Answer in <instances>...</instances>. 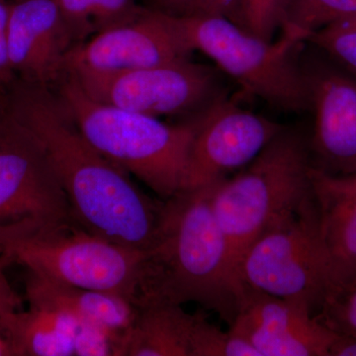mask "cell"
<instances>
[{
  "label": "cell",
  "mask_w": 356,
  "mask_h": 356,
  "mask_svg": "<svg viewBox=\"0 0 356 356\" xmlns=\"http://www.w3.org/2000/svg\"><path fill=\"white\" fill-rule=\"evenodd\" d=\"M7 107L43 145L79 226L123 247H154L163 200L143 193L125 170L91 146L60 102L43 86L25 83Z\"/></svg>",
  "instance_id": "obj_1"
},
{
  "label": "cell",
  "mask_w": 356,
  "mask_h": 356,
  "mask_svg": "<svg viewBox=\"0 0 356 356\" xmlns=\"http://www.w3.org/2000/svg\"><path fill=\"white\" fill-rule=\"evenodd\" d=\"M243 286L211 203V185L163 200L158 241L147 252L139 306L193 302L233 324Z\"/></svg>",
  "instance_id": "obj_2"
},
{
  "label": "cell",
  "mask_w": 356,
  "mask_h": 356,
  "mask_svg": "<svg viewBox=\"0 0 356 356\" xmlns=\"http://www.w3.org/2000/svg\"><path fill=\"white\" fill-rule=\"evenodd\" d=\"M60 102L91 146L163 200L182 191L202 112L186 123L165 124L156 117L95 102L72 74L60 88Z\"/></svg>",
  "instance_id": "obj_3"
},
{
  "label": "cell",
  "mask_w": 356,
  "mask_h": 356,
  "mask_svg": "<svg viewBox=\"0 0 356 356\" xmlns=\"http://www.w3.org/2000/svg\"><path fill=\"white\" fill-rule=\"evenodd\" d=\"M0 254L43 277L139 303L147 252L92 235L72 218L0 224Z\"/></svg>",
  "instance_id": "obj_4"
},
{
  "label": "cell",
  "mask_w": 356,
  "mask_h": 356,
  "mask_svg": "<svg viewBox=\"0 0 356 356\" xmlns=\"http://www.w3.org/2000/svg\"><path fill=\"white\" fill-rule=\"evenodd\" d=\"M312 165L302 134L285 127L250 165L211 185L213 211L236 275L252 243L310 195Z\"/></svg>",
  "instance_id": "obj_5"
},
{
  "label": "cell",
  "mask_w": 356,
  "mask_h": 356,
  "mask_svg": "<svg viewBox=\"0 0 356 356\" xmlns=\"http://www.w3.org/2000/svg\"><path fill=\"white\" fill-rule=\"evenodd\" d=\"M170 16L189 49L212 58L245 92L284 111L310 109L303 44L267 41L226 18Z\"/></svg>",
  "instance_id": "obj_6"
},
{
  "label": "cell",
  "mask_w": 356,
  "mask_h": 356,
  "mask_svg": "<svg viewBox=\"0 0 356 356\" xmlns=\"http://www.w3.org/2000/svg\"><path fill=\"white\" fill-rule=\"evenodd\" d=\"M238 275L243 287L302 302L314 314L321 311L327 298V275L312 191L252 243Z\"/></svg>",
  "instance_id": "obj_7"
},
{
  "label": "cell",
  "mask_w": 356,
  "mask_h": 356,
  "mask_svg": "<svg viewBox=\"0 0 356 356\" xmlns=\"http://www.w3.org/2000/svg\"><path fill=\"white\" fill-rule=\"evenodd\" d=\"M74 76L95 102L156 118L195 109L204 111L226 97L216 70L189 58L111 74Z\"/></svg>",
  "instance_id": "obj_8"
},
{
  "label": "cell",
  "mask_w": 356,
  "mask_h": 356,
  "mask_svg": "<svg viewBox=\"0 0 356 356\" xmlns=\"http://www.w3.org/2000/svg\"><path fill=\"white\" fill-rule=\"evenodd\" d=\"M70 219V208L46 149L6 106L0 110V224Z\"/></svg>",
  "instance_id": "obj_9"
},
{
  "label": "cell",
  "mask_w": 356,
  "mask_h": 356,
  "mask_svg": "<svg viewBox=\"0 0 356 356\" xmlns=\"http://www.w3.org/2000/svg\"><path fill=\"white\" fill-rule=\"evenodd\" d=\"M284 128L227 97L219 100L200 114L182 191L209 186L243 170Z\"/></svg>",
  "instance_id": "obj_10"
},
{
  "label": "cell",
  "mask_w": 356,
  "mask_h": 356,
  "mask_svg": "<svg viewBox=\"0 0 356 356\" xmlns=\"http://www.w3.org/2000/svg\"><path fill=\"white\" fill-rule=\"evenodd\" d=\"M315 49L302 57L315 115L312 165L332 175H350L356 172V77Z\"/></svg>",
  "instance_id": "obj_11"
},
{
  "label": "cell",
  "mask_w": 356,
  "mask_h": 356,
  "mask_svg": "<svg viewBox=\"0 0 356 356\" xmlns=\"http://www.w3.org/2000/svg\"><path fill=\"white\" fill-rule=\"evenodd\" d=\"M191 53L170 15L146 9L139 19L72 47L65 70L74 76L111 74L186 60Z\"/></svg>",
  "instance_id": "obj_12"
},
{
  "label": "cell",
  "mask_w": 356,
  "mask_h": 356,
  "mask_svg": "<svg viewBox=\"0 0 356 356\" xmlns=\"http://www.w3.org/2000/svg\"><path fill=\"white\" fill-rule=\"evenodd\" d=\"M243 288L229 330L259 356H330L337 332L323 324L306 304Z\"/></svg>",
  "instance_id": "obj_13"
},
{
  "label": "cell",
  "mask_w": 356,
  "mask_h": 356,
  "mask_svg": "<svg viewBox=\"0 0 356 356\" xmlns=\"http://www.w3.org/2000/svg\"><path fill=\"white\" fill-rule=\"evenodd\" d=\"M7 39L14 74L43 88L65 72L74 47L56 0L11 2Z\"/></svg>",
  "instance_id": "obj_14"
},
{
  "label": "cell",
  "mask_w": 356,
  "mask_h": 356,
  "mask_svg": "<svg viewBox=\"0 0 356 356\" xmlns=\"http://www.w3.org/2000/svg\"><path fill=\"white\" fill-rule=\"evenodd\" d=\"M310 177L327 266V302L356 282V172L332 175L312 165Z\"/></svg>",
  "instance_id": "obj_15"
},
{
  "label": "cell",
  "mask_w": 356,
  "mask_h": 356,
  "mask_svg": "<svg viewBox=\"0 0 356 356\" xmlns=\"http://www.w3.org/2000/svg\"><path fill=\"white\" fill-rule=\"evenodd\" d=\"M26 297L29 305L67 314L79 323L102 327L116 339V356L124 334L130 329L138 306L116 293L65 284L28 271Z\"/></svg>",
  "instance_id": "obj_16"
},
{
  "label": "cell",
  "mask_w": 356,
  "mask_h": 356,
  "mask_svg": "<svg viewBox=\"0 0 356 356\" xmlns=\"http://www.w3.org/2000/svg\"><path fill=\"white\" fill-rule=\"evenodd\" d=\"M204 314H189L180 305L146 303L119 344L118 356H194Z\"/></svg>",
  "instance_id": "obj_17"
},
{
  "label": "cell",
  "mask_w": 356,
  "mask_h": 356,
  "mask_svg": "<svg viewBox=\"0 0 356 356\" xmlns=\"http://www.w3.org/2000/svg\"><path fill=\"white\" fill-rule=\"evenodd\" d=\"M76 327L67 314L36 305L9 312L1 320L13 356H74Z\"/></svg>",
  "instance_id": "obj_18"
},
{
  "label": "cell",
  "mask_w": 356,
  "mask_h": 356,
  "mask_svg": "<svg viewBox=\"0 0 356 356\" xmlns=\"http://www.w3.org/2000/svg\"><path fill=\"white\" fill-rule=\"evenodd\" d=\"M356 16V0H290L280 37L304 44L316 32Z\"/></svg>",
  "instance_id": "obj_19"
},
{
  "label": "cell",
  "mask_w": 356,
  "mask_h": 356,
  "mask_svg": "<svg viewBox=\"0 0 356 356\" xmlns=\"http://www.w3.org/2000/svg\"><path fill=\"white\" fill-rule=\"evenodd\" d=\"M154 9L177 17H222L245 28V0H149Z\"/></svg>",
  "instance_id": "obj_20"
},
{
  "label": "cell",
  "mask_w": 356,
  "mask_h": 356,
  "mask_svg": "<svg viewBox=\"0 0 356 356\" xmlns=\"http://www.w3.org/2000/svg\"><path fill=\"white\" fill-rule=\"evenodd\" d=\"M308 42L356 77V28L329 26L312 35Z\"/></svg>",
  "instance_id": "obj_21"
},
{
  "label": "cell",
  "mask_w": 356,
  "mask_h": 356,
  "mask_svg": "<svg viewBox=\"0 0 356 356\" xmlns=\"http://www.w3.org/2000/svg\"><path fill=\"white\" fill-rule=\"evenodd\" d=\"M290 0H245V29L273 41L280 30Z\"/></svg>",
  "instance_id": "obj_22"
},
{
  "label": "cell",
  "mask_w": 356,
  "mask_h": 356,
  "mask_svg": "<svg viewBox=\"0 0 356 356\" xmlns=\"http://www.w3.org/2000/svg\"><path fill=\"white\" fill-rule=\"evenodd\" d=\"M316 316L330 329L356 337V282L325 302Z\"/></svg>",
  "instance_id": "obj_23"
},
{
  "label": "cell",
  "mask_w": 356,
  "mask_h": 356,
  "mask_svg": "<svg viewBox=\"0 0 356 356\" xmlns=\"http://www.w3.org/2000/svg\"><path fill=\"white\" fill-rule=\"evenodd\" d=\"M146 9L134 0H95L92 22L95 32H102L139 19Z\"/></svg>",
  "instance_id": "obj_24"
},
{
  "label": "cell",
  "mask_w": 356,
  "mask_h": 356,
  "mask_svg": "<svg viewBox=\"0 0 356 356\" xmlns=\"http://www.w3.org/2000/svg\"><path fill=\"white\" fill-rule=\"evenodd\" d=\"M72 41L95 32L92 22L95 0H56Z\"/></svg>",
  "instance_id": "obj_25"
},
{
  "label": "cell",
  "mask_w": 356,
  "mask_h": 356,
  "mask_svg": "<svg viewBox=\"0 0 356 356\" xmlns=\"http://www.w3.org/2000/svg\"><path fill=\"white\" fill-rule=\"evenodd\" d=\"M10 6L11 2L8 0H0V86H8L13 83L15 74L9 58L7 39Z\"/></svg>",
  "instance_id": "obj_26"
},
{
  "label": "cell",
  "mask_w": 356,
  "mask_h": 356,
  "mask_svg": "<svg viewBox=\"0 0 356 356\" xmlns=\"http://www.w3.org/2000/svg\"><path fill=\"white\" fill-rule=\"evenodd\" d=\"M4 269H0V356H13L10 346L1 330V320L6 314L18 310L21 299L7 280Z\"/></svg>",
  "instance_id": "obj_27"
},
{
  "label": "cell",
  "mask_w": 356,
  "mask_h": 356,
  "mask_svg": "<svg viewBox=\"0 0 356 356\" xmlns=\"http://www.w3.org/2000/svg\"><path fill=\"white\" fill-rule=\"evenodd\" d=\"M330 356H356V337L337 332Z\"/></svg>",
  "instance_id": "obj_28"
},
{
  "label": "cell",
  "mask_w": 356,
  "mask_h": 356,
  "mask_svg": "<svg viewBox=\"0 0 356 356\" xmlns=\"http://www.w3.org/2000/svg\"><path fill=\"white\" fill-rule=\"evenodd\" d=\"M13 264V259L6 255H0V269L6 268L7 266Z\"/></svg>",
  "instance_id": "obj_29"
},
{
  "label": "cell",
  "mask_w": 356,
  "mask_h": 356,
  "mask_svg": "<svg viewBox=\"0 0 356 356\" xmlns=\"http://www.w3.org/2000/svg\"><path fill=\"white\" fill-rule=\"evenodd\" d=\"M337 24L350 26V27L356 28V16L355 17L350 18V19L341 21V22L337 23Z\"/></svg>",
  "instance_id": "obj_30"
}]
</instances>
